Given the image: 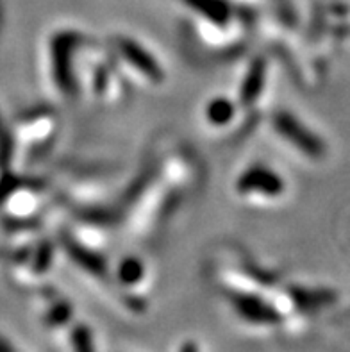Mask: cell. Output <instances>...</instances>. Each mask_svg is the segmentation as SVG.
Wrapping results in <instances>:
<instances>
[{"mask_svg": "<svg viewBox=\"0 0 350 352\" xmlns=\"http://www.w3.org/2000/svg\"><path fill=\"white\" fill-rule=\"evenodd\" d=\"M143 277V265L136 259H125L124 263L118 268V279L120 283H124L127 286L136 285L138 281H142Z\"/></svg>", "mask_w": 350, "mask_h": 352, "instance_id": "obj_9", "label": "cell"}, {"mask_svg": "<svg viewBox=\"0 0 350 352\" xmlns=\"http://www.w3.org/2000/svg\"><path fill=\"white\" fill-rule=\"evenodd\" d=\"M70 344L74 352H97L94 333L85 324H76L70 331Z\"/></svg>", "mask_w": 350, "mask_h": 352, "instance_id": "obj_7", "label": "cell"}, {"mask_svg": "<svg viewBox=\"0 0 350 352\" xmlns=\"http://www.w3.org/2000/svg\"><path fill=\"white\" fill-rule=\"evenodd\" d=\"M231 304L239 317L243 318L245 322L256 324V326H275V324H279L283 320L281 313L274 306H270L257 295L248 294V292L232 294Z\"/></svg>", "mask_w": 350, "mask_h": 352, "instance_id": "obj_2", "label": "cell"}, {"mask_svg": "<svg viewBox=\"0 0 350 352\" xmlns=\"http://www.w3.org/2000/svg\"><path fill=\"white\" fill-rule=\"evenodd\" d=\"M236 190L239 195L248 199H261V201H274L286 192V184L277 175V172L268 166L254 165L247 168L236 181Z\"/></svg>", "mask_w": 350, "mask_h": 352, "instance_id": "obj_1", "label": "cell"}, {"mask_svg": "<svg viewBox=\"0 0 350 352\" xmlns=\"http://www.w3.org/2000/svg\"><path fill=\"white\" fill-rule=\"evenodd\" d=\"M234 102L229 100V98H215L211 102L208 104L206 107V116H208V120L211 122L217 127H223V125L231 124L232 118H234Z\"/></svg>", "mask_w": 350, "mask_h": 352, "instance_id": "obj_6", "label": "cell"}, {"mask_svg": "<svg viewBox=\"0 0 350 352\" xmlns=\"http://www.w3.org/2000/svg\"><path fill=\"white\" fill-rule=\"evenodd\" d=\"M181 352H199V347H197L195 342H186V344L182 345Z\"/></svg>", "mask_w": 350, "mask_h": 352, "instance_id": "obj_11", "label": "cell"}, {"mask_svg": "<svg viewBox=\"0 0 350 352\" xmlns=\"http://www.w3.org/2000/svg\"><path fill=\"white\" fill-rule=\"evenodd\" d=\"M274 127L284 142L292 143L293 147L298 148V151L306 152V154H316V151H318L315 138L289 113H277L274 116Z\"/></svg>", "mask_w": 350, "mask_h": 352, "instance_id": "obj_4", "label": "cell"}, {"mask_svg": "<svg viewBox=\"0 0 350 352\" xmlns=\"http://www.w3.org/2000/svg\"><path fill=\"white\" fill-rule=\"evenodd\" d=\"M265 65L263 63H254L248 74L245 76L243 85H241V100L243 104H252L257 95L263 91L265 86Z\"/></svg>", "mask_w": 350, "mask_h": 352, "instance_id": "obj_5", "label": "cell"}, {"mask_svg": "<svg viewBox=\"0 0 350 352\" xmlns=\"http://www.w3.org/2000/svg\"><path fill=\"white\" fill-rule=\"evenodd\" d=\"M0 352H18L13 345L9 344L8 340L0 336Z\"/></svg>", "mask_w": 350, "mask_h": 352, "instance_id": "obj_10", "label": "cell"}, {"mask_svg": "<svg viewBox=\"0 0 350 352\" xmlns=\"http://www.w3.org/2000/svg\"><path fill=\"white\" fill-rule=\"evenodd\" d=\"M72 313H74V309H72V306L67 300H58L49 311L45 313V324L52 327V329L54 327L67 326L72 318Z\"/></svg>", "mask_w": 350, "mask_h": 352, "instance_id": "obj_8", "label": "cell"}, {"mask_svg": "<svg viewBox=\"0 0 350 352\" xmlns=\"http://www.w3.org/2000/svg\"><path fill=\"white\" fill-rule=\"evenodd\" d=\"M115 45L116 52L124 58L125 65L134 68L140 76L145 77L151 82H160V80H163V68L155 63L151 52L143 49L138 41L131 40V38H116Z\"/></svg>", "mask_w": 350, "mask_h": 352, "instance_id": "obj_3", "label": "cell"}]
</instances>
